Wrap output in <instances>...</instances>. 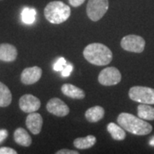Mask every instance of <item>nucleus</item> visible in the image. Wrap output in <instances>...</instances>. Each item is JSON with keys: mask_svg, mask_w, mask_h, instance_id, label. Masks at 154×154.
<instances>
[{"mask_svg": "<svg viewBox=\"0 0 154 154\" xmlns=\"http://www.w3.org/2000/svg\"><path fill=\"white\" fill-rule=\"evenodd\" d=\"M17 152L11 147H1L0 154H17Z\"/></svg>", "mask_w": 154, "mask_h": 154, "instance_id": "obj_23", "label": "nucleus"}, {"mask_svg": "<svg viewBox=\"0 0 154 154\" xmlns=\"http://www.w3.org/2000/svg\"><path fill=\"white\" fill-rule=\"evenodd\" d=\"M14 140L18 145L22 146H29L32 144V138L29 134L22 128H18L14 133Z\"/></svg>", "mask_w": 154, "mask_h": 154, "instance_id": "obj_15", "label": "nucleus"}, {"mask_svg": "<svg viewBox=\"0 0 154 154\" xmlns=\"http://www.w3.org/2000/svg\"><path fill=\"white\" fill-rule=\"evenodd\" d=\"M36 11L34 9L24 8L22 11V20L25 24H33L35 21Z\"/></svg>", "mask_w": 154, "mask_h": 154, "instance_id": "obj_20", "label": "nucleus"}, {"mask_svg": "<svg viewBox=\"0 0 154 154\" xmlns=\"http://www.w3.org/2000/svg\"><path fill=\"white\" fill-rule=\"evenodd\" d=\"M40 100L32 94H25L19 100V107L25 113L35 112L40 108Z\"/></svg>", "mask_w": 154, "mask_h": 154, "instance_id": "obj_9", "label": "nucleus"}, {"mask_svg": "<svg viewBox=\"0 0 154 154\" xmlns=\"http://www.w3.org/2000/svg\"><path fill=\"white\" fill-rule=\"evenodd\" d=\"M26 125L30 130V132L33 134H38L43 125V118L40 114L35 112L29 113V115L26 118Z\"/></svg>", "mask_w": 154, "mask_h": 154, "instance_id": "obj_11", "label": "nucleus"}, {"mask_svg": "<svg viewBox=\"0 0 154 154\" xmlns=\"http://www.w3.org/2000/svg\"><path fill=\"white\" fill-rule=\"evenodd\" d=\"M12 101V94L9 88L0 82V107H7Z\"/></svg>", "mask_w": 154, "mask_h": 154, "instance_id": "obj_19", "label": "nucleus"}, {"mask_svg": "<svg viewBox=\"0 0 154 154\" xmlns=\"http://www.w3.org/2000/svg\"><path fill=\"white\" fill-rule=\"evenodd\" d=\"M96 143V138L94 135H88L86 137L76 138L74 140V146L78 149L84 150L94 146Z\"/></svg>", "mask_w": 154, "mask_h": 154, "instance_id": "obj_17", "label": "nucleus"}, {"mask_svg": "<svg viewBox=\"0 0 154 154\" xmlns=\"http://www.w3.org/2000/svg\"><path fill=\"white\" fill-rule=\"evenodd\" d=\"M117 123L124 130L135 135H146L152 130V126L144 119L125 112L119 114Z\"/></svg>", "mask_w": 154, "mask_h": 154, "instance_id": "obj_1", "label": "nucleus"}, {"mask_svg": "<svg viewBox=\"0 0 154 154\" xmlns=\"http://www.w3.org/2000/svg\"><path fill=\"white\" fill-rule=\"evenodd\" d=\"M138 116L144 120L153 121L154 120V107H152L147 104H141L137 107Z\"/></svg>", "mask_w": 154, "mask_h": 154, "instance_id": "obj_16", "label": "nucleus"}, {"mask_svg": "<svg viewBox=\"0 0 154 154\" xmlns=\"http://www.w3.org/2000/svg\"><path fill=\"white\" fill-rule=\"evenodd\" d=\"M61 91L65 96H68L71 99H83L86 96L82 89L77 88L75 85L69 84V83L63 84L61 88Z\"/></svg>", "mask_w": 154, "mask_h": 154, "instance_id": "obj_13", "label": "nucleus"}, {"mask_svg": "<svg viewBox=\"0 0 154 154\" xmlns=\"http://www.w3.org/2000/svg\"><path fill=\"white\" fill-rule=\"evenodd\" d=\"M8 137V132L6 129H1L0 130V144L5 140L6 138Z\"/></svg>", "mask_w": 154, "mask_h": 154, "instance_id": "obj_25", "label": "nucleus"}, {"mask_svg": "<svg viewBox=\"0 0 154 154\" xmlns=\"http://www.w3.org/2000/svg\"><path fill=\"white\" fill-rule=\"evenodd\" d=\"M67 64L66 60L63 57H60L58 60L56 62V63L53 65V69L56 71H62L63 69Z\"/></svg>", "mask_w": 154, "mask_h": 154, "instance_id": "obj_21", "label": "nucleus"}, {"mask_svg": "<svg viewBox=\"0 0 154 154\" xmlns=\"http://www.w3.org/2000/svg\"><path fill=\"white\" fill-rule=\"evenodd\" d=\"M104 116H105V110L103 107L99 105L89 108L85 113L86 119L92 123L99 122L104 117Z\"/></svg>", "mask_w": 154, "mask_h": 154, "instance_id": "obj_14", "label": "nucleus"}, {"mask_svg": "<svg viewBox=\"0 0 154 154\" xmlns=\"http://www.w3.org/2000/svg\"><path fill=\"white\" fill-rule=\"evenodd\" d=\"M46 110L51 114L60 117L66 116L69 113V106L58 98H52L50 99L46 104Z\"/></svg>", "mask_w": 154, "mask_h": 154, "instance_id": "obj_8", "label": "nucleus"}, {"mask_svg": "<svg viewBox=\"0 0 154 154\" xmlns=\"http://www.w3.org/2000/svg\"><path fill=\"white\" fill-rule=\"evenodd\" d=\"M72 70H73V66H72V64H70V63H67L66 65L64 66V68L63 69V70L61 71L62 75L64 77L69 76L70 74H71Z\"/></svg>", "mask_w": 154, "mask_h": 154, "instance_id": "obj_22", "label": "nucleus"}, {"mask_svg": "<svg viewBox=\"0 0 154 154\" xmlns=\"http://www.w3.org/2000/svg\"><path fill=\"white\" fill-rule=\"evenodd\" d=\"M128 96L133 101L138 103L154 105V89L141 87V86H134L129 89Z\"/></svg>", "mask_w": 154, "mask_h": 154, "instance_id": "obj_4", "label": "nucleus"}, {"mask_svg": "<svg viewBox=\"0 0 154 154\" xmlns=\"http://www.w3.org/2000/svg\"><path fill=\"white\" fill-rule=\"evenodd\" d=\"M69 1L70 5L73 7H79L85 2V0H69Z\"/></svg>", "mask_w": 154, "mask_h": 154, "instance_id": "obj_26", "label": "nucleus"}, {"mask_svg": "<svg viewBox=\"0 0 154 154\" xmlns=\"http://www.w3.org/2000/svg\"><path fill=\"white\" fill-rule=\"evenodd\" d=\"M17 48L11 44L0 45V60L4 62H13L17 59Z\"/></svg>", "mask_w": 154, "mask_h": 154, "instance_id": "obj_12", "label": "nucleus"}, {"mask_svg": "<svg viewBox=\"0 0 154 154\" xmlns=\"http://www.w3.org/2000/svg\"><path fill=\"white\" fill-rule=\"evenodd\" d=\"M42 75V69L38 66L26 68L21 75V82L25 85H32L38 82Z\"/></svg>", "mask_w": 154, "mask_h": 154, "instance_id": "obj_10", "label": "nucleus"}, {"mask_svg": "<svg viewBox=\"0 0 154 154\" xmlns=\"http://www.w3.org/2000/svg\"><path fill=\"white\" fill-rule=\"evenodd\" d=\"M99 82L103 86H113L121 82L122 75L115 67H108L104 69L99 75Z\"/></svg>", "mask_w": 154, "mask_h": 154, "instance_id": "obj_7", "label": "nucleus"}, {"mask_svg": "<svg viewBox=\"0 0 154 154\" xmlns=\"http://www.w3.org/2000/svg\"><path fill=\"white\" fill-rule=\"evenodd\" d=\"M150 145H152V146H154V137L150 140Z\"/></svg>", "mask_w": 154, "mask_h": 154, "instance_id": "obj_27", "label": "nucleus"}, {"mask_svg": "<svg viewBox=\"0 0 154 154\" xmlns=\"http://www.w3.org/2000/svg\"><path fill=\"white\" fill-rule=\"evenodd\" d=\"M70 13V8L61 1L50 2L44 10L45 19L53 24H61L67 21Z\"/></svg>", "mask_w": 154, "mask_h": 154, "instance_id": "obj_3", "label": "nucleus"}, {"mask_svg": "<svg viewBox=\"0 0 154 154\" xmlns=\"http://www.w3.org/2000/svg\"><path fill=\"white\" fill-rule=\"evenodd\" d=\"M146 41L141 36L129 34L122 38L121 46L123 50L129 52L141 53L143 52Z\"/></svg>", "mask_w": 154, "mask_h": 154, "instance_id": "obj_6", "label": "nucleus"}, {"mask_svg": "<svg viewBox=\"0 0 154 154\" xmlns=\"http://www.w3.org/2000/svg\"><path fill=\"white\" fill-rule=\"evenodd\" d=\"M57 154H78L79 152L76 151H73V150H68V149H62L57 151Z\"/></svg>", "mask_w": 154, "mask_h": 154, "instance_id": "obj_24", "label": "nucleus"}, {"mask_svg": "<svg viewBox=\"0 0 154 154\" xmlns=\"http://www.w3.org/2000/svg\"><path fill=\"white\" fill-rule=\"evenodd\" d=\"M85 59L97 66H105L112 60V52L106 45L101 43H92L83 51Z\"/></svg>", "mask_w": 154, "mask_h": 154, "instance_id": "obj_2", "label": "nucleus"}, {"mask_svg": "<svg viewBox=\"0 0 154 154\" xmlns=\"http://www.w3.org/2000/svg\"><path fill=\"white\" fill-rule=\"evenodd\" d=\"M107 130L110 133L111 137L116 140H123L126 137V133L120 125L114 122H110L107 125Z\"/></svg>", "mask_w": 154, "mask_h": 154, "instance_id": "obj_18", "label": "nucleus"}, {"mask_svg": "<svg viewBox=\"0 0 154 154\" xmlns=\"http://www.w3.org/2000/svg\"><path fill=\"white\" fill-rule=\"evenodd\" d=\"M108 9V0H89L87 5V14L93 22H98L105 16Z\"/></svg>", "mask_w": 154, "mask_h": 154, "instance_id": "obj_5", "label": "nucleus"}]
</instances>
